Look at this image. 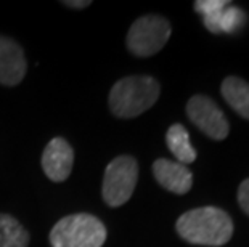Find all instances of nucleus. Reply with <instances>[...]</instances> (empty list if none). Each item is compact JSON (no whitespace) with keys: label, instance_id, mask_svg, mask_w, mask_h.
<instances>
[{"label":"nucleus","instance_id":"obj_6","mask_svg":"<svg viewBox=\"0 0 249 247\" xmlns=\"http://www.w3.org/2000/svg\"><path fill=\"white\" fill-rule=\"evenodd\" d=\"M188 119L204 135L213 140H225L229 135V120L214 99L204 95H196L187 103Z\"/></svg>","mask_w":249,"mask_h":247},{"label":"nucleus","instance_id":"obj_14","mask_svg":"<svg viewBox=\"0 0 249 247\" xmlns=\"http://www.w3.org/2000/svg\"><path fill=\"white\" fill-rule=\"evenodd\" d=\"M229 5L230 3L227 2V0H198V2H195V10L203 15V16H206V15L224 10L225 7H229Z\"/></svg>","mask_w":249,"mask_h":247},{"label":"nucleus","instance_id":"obj_13","mask_svg":"<svg viewBox=\"0 0 249 247\" xmlns=\"http://www.w3.org/2000/svg\"><path fill=\"white\" fill-rule=\"evenodd\" d=\"M246 23V13L238 7H229L224 8L220 16V33L225 34H233L238 33Z\"/></svg>","mask_w":249,"mask_h":247},{"label":"nucleus","instance_id":"obj_9","mask_svg":"<svg viewBox=\"0 0 249 247\" xmlns=\"http://www.w3.org/2000/svg\"><path fill=\"white\" fill-rule=\"evenodd\" d=\"M153 175L156 181L167 191L185 194L192 190L193 173L187 165L169 159H158L153 164Z\"/></svg>","mask_w":249,"mask_h":247},{"label":"nucleus","instance_id":"obj_1","mask_svg":"<svg viewBox=\"0 0 249 247\" xmlns=\"http://www.w3.org/2000/svg\"><path fill=\"white\" fill-rule=\"evenodd\" d=\"M176 228L180 238L196 246H224L229 243L233 234L230 215L217 207L188 210L177 220Z\"/></svg>","mask_w":249,"mask_h":247},{"label":"nucleus","instance_id":"obj_10","mask_svg":"<svg viewBox=\"0 0 249 247\" xmlns=\"http://www.w3.org/2000/svg\"><path fill=\"white\" fill-rule=\"evenodd\" d=\"M220 92L230 108L249 120V83L240 77L230 76L222 82Z\"/></svg>","mask_w":249,"mask_h":247},{"label":"nucleus","instance_id":"obj_4","mask_svg":"<svg viewBox=\"0 0 249 247\" xmlns=\"http://www.w3.org/2000/svg\"><path fill=\"white\" fill-rule=\"evenodd\" d=\"M171 37L169 21L158 15H148L135 19L127 33V49L132 55L148 58L162 50Z\"/></svg>","mask_w":249,"mask_h":247},{"label":"nucleus","instance_id":"obj_15","mask_svg":"<svg viewBox=\"0 0 249 247\" xmlns=\"http://www.w3.org/2000/svg\"><path fill=\"white\" fill-rule=\"evenodd\" d=\"M238 204L243 212L249 215V178L241 181L240 188H238Z\"/></svg>","mask_w":249,"mask_h":247},{"label":"nucleus","instance_id":"obj_11","mask_svg":"<svg viewBox=\"0 0 249 247\" xmlns=\"http://www.w3.org/2000/svg\"><path fill=\"white\" fill-rule=\"evenodd\" d=\"M166 143L180 164H192L196 159V151L190 143V135L182 124H174L166 133Z\"/></svg>","mask_w":249,"mask_h":247},{"label":"nucleus","instance_id":"obj_3","mask_svg":"<svg viewBox=\"0 0 249 247\" xmlns=\"http://www.w3.org/2000/svg\"><path fill=\"white\" fill-rule=\"evenodd\" d=\"M105 241L107 228L90 214L68 215L50 231L52 247H102Z\"/></svg>","mask_w":249,"mask_h":247},{"label":"nucleus","instance_id":"obj_2","mask_svg":"<svg viewBox=\"0 0 249 247\" xmlns=\"http://www.w3.org/2000/svg\"><path fill=\"white\" fill-rule=\"evenodd\" d=\"M160 97V83L150 76H130L118 81L109 92V109L116 117L132 119L150 109Z\"/></svg>","mask_w":249,"mask_h":247},{"label":"nucleus","instance_id":"obj_16","mask_svg":"<svg viewBox=\"0 0 249 247\" xmlns=\"http://www.w3.org/2000/svg\"><path fill=\"white\" fill-rule=\"evenodd\" d=\"M65 5L72 8H84V7H89L90 2H87V0H84V2H65Z\"/></svg>","mask_w":249,"mask_h":247},{"label":"nucleus","instance_id":"obj_12","mask_svg":"<svg viewBox=\"0 0 249 247\" xmlns=\"http://www.w3.org/2000/svg\"><path fill=\"white\" fill-rule=\"evenodd\" d=\"M29 233L12 215L0 214V247H28Z\"/></svg>","mask_w":249,"mask_h":247},{"label":"nucleus","instance_id":"obj_8","mask_svg":"<svg viewBox=\"0 0 249 247\" xmlns=\"http://www.w3.org/2000/svg\"><path fill=\"white\" fill-rule=\"evenodd\" d=\"M26 76V58L15 40L0 35V83L18 85Z\"/></svg>","mask_w":249,"mask_h":247},{"label":"nucleus","instance_id":"obj_5","mask_svg":"<svg viewBox=\"0 0 249 247\" xmlns=\"http://www.w3.org/2000/svg\"><path fill=\"white\" fill-rule=\"evenodd\" d=\"M139 180V164L132 156H119L108 164L103 177V199L109 207L125 204Z\"/></svg>","mask_w":249,"mask_h":247},{"label":"nucleus","instance_id":"obj_7","mask_svg":"<svg viewBox=\"0 0 249 247\" xmlns=\"http://www.w3.org/2000/svg\"><path fill=\"white\" fill-rule=\"evenodd\" d=\"M74 152L65 138L56 136L45 146L42 154V169L52 181H65L72 170Z\"/></svg>","mask_w":249,"mask_h":247}]
</instances>
